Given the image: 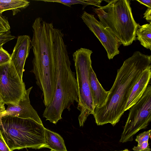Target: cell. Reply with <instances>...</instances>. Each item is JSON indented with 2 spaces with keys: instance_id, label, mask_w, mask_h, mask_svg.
<instances>
[{
  "instance_id": "1",
  "label": "cell",
  "mask_w": 151,
  "mask_h": 151,
  "mask_svg": "<svg viewBox=\"0 0 151 151\" xmlns=\"http://www.w3.org/2000/svg\"><path fill=\"white\" fill-rule=\"evenodd\" d=\"M33 36L31 44L34 57L31 72L36 84L42 92L46 107L52 102L56 83V70L60 60L68 53L61 29L54 27L38 17L32 26Z\"/></svg>"
},
{
  "instance_id": "2",
  "label": "cell",
  "mask_w": 151,
  "mask_h": 151,
  "mask_svg": "<svg viewBox=\"0 0 151 151\" xmlns=\"http://www.w3.org/2000/svg\"><path fill=\"white\" fill-rule=\"evenodd\" d=\"M151 56L139 51L126 60L117 70L114 83L103 104L95 108L93 116L97 125L109 123L113 126L119 121L132 89L142 72L151 65Z\"/></svg>"
},
{
  "instance_id": "3",
  "label": "cell",
  "mask_w": 151,
  "mask_h": 151,
  "mask_svg": "<svg viewBox=\"0 0 151 151\" xmlns=\"http://www.w3.org/2000/svg\"><path fill=\"white\" fill-rule=\"evenodd\" d=\"M71 63L67 53L59 60L56 73V83L52 100L46 107L43 117L46 120L56 124L62 118L64 110L70 109L75 102H78L77 83L75 73L70 68Z\"/></svg>"
},
{
  "instance_id": "4",
  "label": "cell",
  "mask_w": 151,
  "mask_h": 151,
  "mask_svg": "<svg viewBox=\"0 0 151 151\" xmlns=\"http://www.w3.org/2000/svg\"><path fill=\"white\" fill-rule=\"evenodd\" d=\"M43 124L29 119L7 116L0 118V130L12 151L25 148H47Z\"/></svg>"
},
{
  "instance_id": "5",
  "label": "cell",
  "mask_w": 151,
  "mask_h": 151,
  "mask_svg": "<svg viewBox=\"0 0 151 151\" xmlns=\"http://www.w3.org/2000/svg\"><path fill=\"white\" fill-rule=\"evenodd\" d=\"M92 52L89 49L81 48L73 55L78 90V102L77 108L80 111L78 117L80 127L83 126L90 115L93 114L95 109L89 77L90 70L92 67L91 56Z\"/></svg>"
},
{
  "instance_id": "6",
  "label": "cell",
  "mask_w": 151,
  "mask_h": 151,
  "mask_svg": "<svg viewBox=\"0 0 151 151\" xmlns=\"http://www.w3.org/2000/svg\"><path fill=\"white\" fill-rule=\"evenodd\" d=\"M151 120V86L148 85L139 100L130 109L119 142H131L139 130L146 128Z\"/></svg>"
},
{
  "instance_id": "7",
  "label": "cell",
  "mask_w": 151,
  "mask_h": 151,
  "mask_svg": "<svg viewBox=\"0 0 151 151\" xmlns=\"http://www.w3.org/2000/svg\"><path fill=\"white\" fill-rule=\"evenodd\" d=\"M113 9L118 40L124 46L130 45L136 39L139 25L133 18L130 1L113 0Z\"/></svg>"
},
{
  "instance_id": "8",
  "label": "cell",
  "mask_w": 151,
  "mask_h": 151,
  "mask_svg": "<svg viewBox=\"0 0 151 151\" xmlns=\"http://www.w3.org/2000/svg\"><path fill=\"white\" fill-rule=\"evenodd\" d=\"M26 90L10 61L0 65V96L3 103L17 105Z\"/></svg>"
},
{
  "instance_id": "9",
  "label": "cell",
  "mask_w": 151,
  "mask_h": 151,
  "mask_svg": "<svg viewBox=\"0 0 151 151\" xmlns=\"http://www.w3.org/2000/svg\"><path fill=\"white\" fill-rule=\"evenodd\" d=\"M81 18L89 30L97 38L106 50L109 59L119 54L120 42L112 33L105 28L93 14L84 12Z\"/></svg>"
},
{
  "instance_id": "10",
  "label": "cell",
  "mask_w": 151,
  "mask_h": 151,
  "mask_svg": "<svg viewBox=\"0 0 151 151\" xmlns=\"http://www.w3.org/2000/svg\"><path fill=\"white\" fill-rule=\"evenodd\" d=\"M32 88L31 87L26 90L23 97L17 105L10 104H6L8 105L7 108L0 114V119L3 116H10L30 119L43 124L37 112L30 104L29 96Z\"/></svg>"
},
{
  "instance_id": "11",
  "label": "cell",
  "mask_w": 151,
  "mask_h": 151,
  "mask_svg": "<svg viewBox=\"0 0 151 151\" xmlns=\"http://www.w3.org/2000/svg\"><path fill=\"white\" fill-rule=\"evenodd\" d=\"M30 37L28 35L18 36L11 55L10 61L13 65L19 77L22 80L25 63L32 47Z\"/></svg>"
},
{
  "instance_id": "12",
  "label": "cell",
  "mask_w": 151,
  "mask_h": 151,
  "mask_svg": "<svg viewBox=\"0 0 151 151\" xmlns=\"http://www.w3.org/2000/svg\"><path fill=\"white\" fill-rule=\"evenodd\" d=\"M151 76V65L142 72L139 80L134 86L128 99L125 111L129 110L140 99L150 81Z\"/></svg>"
},
{
  "instance_id": "13",
  "label": "cell",
  "mask_w": 151,
  "mask_h": 151,
  "mask_svg": "<svg viewBox=\"0 0 151 151\" xmlns=\"http://www.w3.org/2000/svg\"><path fill=\"white\" fill-rule=\"evenodd\" d=\"M105 1L107 2L108 4L104 6H101L99 8H94L93 9V11L97 15L99 19V22L103 26L118 40V34L114 17L113 0Z\"/></svg>"
},
{
  "instance_id": "14",
  "label": "cell",
  "mask_w": 151,
  "mask_h": 151,
  "mask_svg": "<svg viewBox=\"0 0 151 151\" xmlns=\"http://www.w3.org/2000/svg\"><path fill=\"white\" fill-rule=\"evenodd\" d=\"M89 77L91 92L94 107L95 108L103 104L108 96L109 91H106L102 87L92 67L90 70Z\"/></svg>"
},
{
  "instance_id": "15",
  "label": "cell",
  "mask_w": 151,
  "mask_h": 151,
  "mask_svg": "<svg viewBox=\"0 0 151 151\" xmlns=\"http://www.w3.org/2000/svg\"><path fill=\"white\" fill-rule=\"evenodd\" d=\"M47 148L52 151H67L63 138L59 134L45 128Z\"/></svg>"
},
{
  "instance_id": "16",
  "label": "cell",
  "mask_w": 151,
  "mask_h": 151,
  "mask_svg": "<svg viewBox=\"0 0 151 151\" xmlns=\"http://www.w3.org/2000/svg\"><path fill=\"white\" fill-rule=\"evenodd\" d=\"M29 3L26 0H0V14L5 11L12 10L14 15L27 7Z\"/></svg>"
},
{
  "instance_id": "17",
  "label": "cell",
  "mask_w": 151,
  "mask_h": 151,
  "mask_svg": "<svg viewBox=\"0 0 151 151\" xmlns=\"http://www.w3.org/2000/svg\"><path fill=\"white\" fill-rule=\"evenodd\" d=\"M137 39L144 47L151 50V24H139L136 32Z\"/></svg>"
},
{
  "instance_id": "18",
  "label": "cell",
  "mask_w": 151,
  "mask_h": 151,
  "mask_svg": "<svg viewBox=\"0 0 151 151\" xmlns=\"http://www.w3.org/2000/svg\"><path fill=\"white\" fill-rule=\"evenodd\" d=\"M45 2H57L61 3L63 4L71 7L72 5L77 4H82L83 6V9L87 5H90L86 0H42Z\"/></svg>"
},
{
  "instance_id": "19",
  "label": "cell",
  "mask_w": 151,
  "mask_h": 151,
  "mask_svg": "<svg viewBox=\"0 0 151 151\" xmlns=\"http://www.w3.org/2000/svg\"><path fill=\"white\" fill-rule=\"evenodd\" d=\"M150 129L141 133L137 136L135 140L138 142L137 146H139L143 142L148 141L149 137L150 138Z\"/></svg>"
},
{
  "instance_id": "20",
  "label": "cell",
  "mask_w": 151,
  "mask_h": 151,
  "mask_svg": "<svg viewBox=\"0 0 151 151\" xmlns=\"http://www.w3.org/2000/svg\"><path fill=\"white\" fill-rule=\"evenodd\" d=\"M10 29L7 18L0 14V33L10 30Z\"/></svg>"
},
{
  "instance_id": "21",
  "label": "cell",
  "mask_w": 151,
  "mask_h": 151,
  "mask_svg": "<svg viewBox=\"0 0 151 151\" xmlns=\"http://www.w3.org/2000/svg\"><path fill=\"white\" fill-rule=\"evenodd\" d=\"M15 37L12 35L10 30L0 33V47L8 42L15 38Z\"/></svg>"
},
{
  "instance_id": "22",
  "label": "cell",
  "mask_w": 151,
  "mask_h": 151,
  "mask_svg": "<svg viewBox=\"0 0 151 151\" xmlns=\"http://www.w3.org/2000/svg\"><path fill=\"white\" fill-rule=\"evenodd\" d=\"M11 55L1 46L0 47V65L10 61Z\"/></svg>"
},
{
  "instance_id": "23",
  "label": "cell",
  "mask_w": 151,
  "mask_h": 151,
  "mask_svg": "<svg viewBox=\"0 0 151 151\" xmlns=\"http://www.w3.org/2000/svg\"><path fill=\"white\" fill-rule=\"evenodd\" d=\"M148 141L142 143L139 146H134L132 150L134 151H151Z\"/></svg>"
},
{
  "instance_id": "24",
  "label": "cell",
  "mask_w": 151,
  "mask_h": 151,
  "mask_svg": "<svg viewBox=\"0 0 151 151\" xmlns=\"http://www.w3.org/2000/svg\"><path fill=\"white\" fill-rule=\"evenodd\" d=\"M0 151H13L9 147L4 140L0 130Z\"/></svg>"
},
{
  "instance_id": "25",
  "label": "cell",
  "mask_w": 151,
  "mask_h": 151,
  "mask_svg": "<svg viewBox=\"0 0 151 151\" xmlns=\"http://www.w3.org/2000/svg\"><path fill=\"white\" fill-rule=\"evenodd\" d=\"M144 15L143 18H145L149 24H151V8H147Z\"/></svg>"
},
{
  "instance_id": "26",
  "label": "cell",
  "mask_w": 151,
  "mask_h": 151,
  "mask_svg": "<svg viewBox=\"0 0 151 151\" xmlns=\"http://www.w3.org/2000/svg\"><path fill=\"white\" fill-rule=\"evenodd\" d=\"M86 1L89 3L90 5H93L100 7L101 6L100 4L102 0H86Z\"/></svg>"
},
{
  "instance_id": "27",
  "label": "cell",
  "mask_w": 151,
  "mask_h": 151,
  "mask_svg": "<svg viewBox=\"0 0 151 151\" xmlns=\"http://www.w3.org/2000/svg\"><path fill=\"white\" fill-rule=\"evenodd\" d=\"M141 4L145 5L148 8H151V0H137Z\"/></svg>"
},
{
  "instance_id": "28",
  "label": "cell",
  "mask_w": 151,
  "mask_h": 151,
  "mask_svg": "<svg viewBox=\"0 0 151 151\" xmlns=\"http://www.w3.org/2000/svg\"><path fill=\"white\" fill-rule=\"evenodd\" d=\"M4 104L1 101H0V114L4 111L5 110L4 106Z\"/></svg>"
},
{
  "instance_id": "29",
  "label": "cell",
  "mask_w": 151,
  "mask_h": 151,
  "mask_svg": "<svg viewBox=\"0 0 151 151\" xmlns=\"http://www.w3.org/2000/svg\"><path fill=\"white\" fill-rule=\"evenodd\" d=\"M130 151L129 150H128V149H125L124 150H122V151Z\"/></svg>"
},
{
  "instance_id": "30",
  "label": "cell",
  "mask_w": 151,
  "mask_h": 151,
  "mask_svg": "<svg viewBox=\"0 0 151 151\" xmlns=\"http://www.w3.org/2000/svg\"><path fill=\"white\" fill-rule=\"evenodd\" d=\"M0 101H1V102H2V100H1V99L0 96Z\"/></svg>"
},
{
  "instance_id": "31",
  "label": "cell",
  "mask_w": 151,
  "mask_h": 151,
  "mask_svg": "<svg viewBox=\"0 0 151 151\" xmlns=\"http://www.w3.org/2000/svg\"><path fill=\"white\" fill-rule=\"evenodd\" d=\"M51 151V150L50 151Z\"/></svg>"
}]
</instances>
